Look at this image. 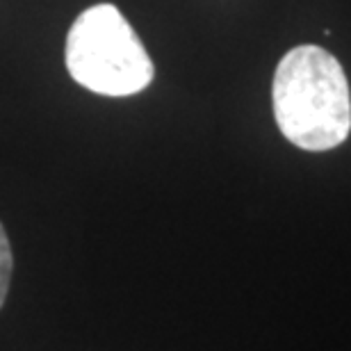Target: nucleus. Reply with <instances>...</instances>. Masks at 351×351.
<instances>
[{
  "label": "nucleus",
  "instance_id": "1",
  "mask_svg": "<svg viewBox=\"0 0 351 351\" xmlns=\"http://www.w3.org/2000/svg\"><path fill=\"white\" fill-rule=\"evenodd\" d=\"M274 119L287 142L328 151L351 132V94L340 62L319 46H297L274 73Z\"/></svg>",
  "mask_w": 351,
  "mask_h": 351
},
{
  "label": "nucleus",
  "instance_id": "2",
  "mask_svg": "<svg viewBox=\"0 0 351 351\" xmlns=\"http://www.w3.org/2000/svg\"><path fill=\"white\" fill-rule=\"evenodd\" d=\"M66 69L85 89L132 96L153 80V62L114 5L101 3L75 19L66 37Z\"/></svg>",
  "mask_w": 351,
  "mask_h": 351
},
{
  "label": "nucleus",
  "instance_id": "3",
  "mask_svg": "<svg viewBox=\"0 0 351 351\" xmlns=\"http://www.w3.org/2000/svg\"><path fill=\"white\" fill-rule=\"evenodd\" d=\"M12 267H14L12 247H10V240H7L3 223H0V308H3V304H5L7 292H10Z\"/></svg>",
  "mask_w": 351,
  "mask_h": 351
}]
</instances>
